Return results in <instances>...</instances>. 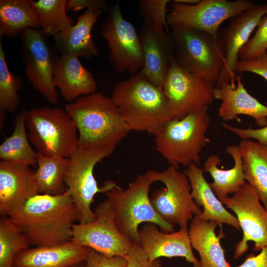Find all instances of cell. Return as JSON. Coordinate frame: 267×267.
<instances>
[{
    "label": "cell",
    "instance_id": "1",
    "mask_svg": "<svg viewBox=\"0 0 267 267\" xmlns=\"http://www.w3.org/2000/svg\"><path fill=\"white\" fill-rule=\"evenodd\" d=\"M30 244L51 246L71 240L76 208L68 192L37 194L9 216Z\"/></svg>",
    "mask_w": 267,
    "mask_h": 267
},
{
    "label": "cell",
    "instance_id": "2",
    "mask_svg": "<svg viewBox=\"0 0 267 267\" xmlns=\"http://www.w3.org/2000/svg\"><path fill=\"white\" fill-rule=\"evenodd\" d=\"M111 98L131 131L155 135L172 119L162 89L138 73L117 83Z\"/></svg>",
    "mask_w": 267,
    "mask_h": 267
},
{
    "label": "cell",
    "instance_id": "3",
    "mask_svg": "<svg viewBox=\"0 0 267 267\" xmlns=\"http://www.w3.org/2000/svg\"><path fill=\"white\" fill-rule=\"evenodd\" d=\"M80 146H116L131 132L111 97L100 92L82 96L66 104Z\"/></svg>",
    "mask_w": 267,
    "mask_h": 267
},
{
    "label": "cell",
    "instance_id": "4",
    "mask_svg": "<svg viewBox=\"0 0 267 267\" xmlns=\"http://www.w3.org/2000/svg\"><path fill=\"white\" fill-rule=\"evenodd\" d=\"M208 109L205 107L181 119H172L155 135V149L169 166L178 170L180 165H200V154L211 141L206 135L211 124Z\"/></svg>",
    "mask_w": 267,
    "mask_h": 267
},
{
    "label": "cell",
    "instance_id": "5",
    "mask_svg": "<svg viewBox=\"0 0 267 267\" xmlns=\"http://www.w3.org/2000/svg\"><path fill=\"white\" fill-rule=\"evenodd\" d=\"M151 184L144 174L139 175L126 189L119 186L105 193L118 230L134 245H138V227L143 222L154 223L164 232L175 231L174 225L163 220L152 205Z\"/></svg>",
    "mask_w": 267,
    "mask_h": 267
},
{
    "label": "cell",
    "instance_id": "6",
    "mask_svg": "<svg viewBox=\"0 0 267 267\" xmlns=\"http://www.w3.org/2000/svg\"><path fill=\"white\" fill-rule=\"evenodd\" d=\"M115 148L105 146H80L69 158L64 181L66 191L71 197L78 213V221L85 223L96 219L91 208L94 196L98 193H106L118 187L114 181H106L99 187L94 176L95 165L102 159L109 156Z\"/></svg>",
    "mask_w": 267,
    "mask_h": 267
},
{
    "label": "cell",
    "instance_id": "7",
    "mask_svg": "<svg viewBox=\"0 0 267 267\" xmlns=\"http://www.w3.org/2000/svg\"><path fill=\"white\" fill-rule=\"evenodd\" d=\"M170 27L169 34L178 66L215 86L225 62L218 36L179 25Z\"/></svg>",
    "mask_w": 267,
    "mask_h": 267
},
{
    "label": "cell",
    "instance_id": "8",
    "mask_svg": "<svg viewBox=\"0 0 267 267\" xmlns=\"http://www.w3.org/2000/svg\"><path fill=\"white\" fill-rule=\"evenodd\" d=\"M28 138L45 156L69 158L76 149L78 132L67 113L59 107H42L26 112Z\"/></svg>",
    "mask_w": 267,
    "mask_h": 267
},
{
    "label": "cell",
    "instance_id": "9",
    "mask_svg": "<svg viewBox=\"0 0 267 267\" xmlns=\"http://www.w3.org/2000/svg\"><path fill=\"white\" fill-rule=\"evenodd\" d=\"M144 175L152 182L160 181L164 187L155 189L150 197L158 215L164 221L179 229L188 230V221L202 211L191 195V186L184 173L169 166L162 172L149 170Z\"/></svg>",
    "mask_w": 267,
    "mask_h": 267
},
{
    "label": "cell",
    "instance_id": "10",
    "mask_svg": "<svg viewBox=\"0 0 267 267\" xmlns=\"http://www.w3.org/2000/svg\"><path fill=\"white\" fill-rule=\"evenodd\" d=\"M255 4L254 1L249 0H201L195 4H184L173 1L167 16V25H179L218 37L220 26L225 21Z\"/></svg>",
    "mask_w": 267,
    "mask_h": 267
},
{
    "label": "cell",
    "instance_id": "11",
    "mask_svg": "<svg viewBox=\"0 0 267 267\" xmlns=\"http://www.w3.org/2000/svg\"><path fill=\"white\" fill-rule=\"evenodd\" d=\"M110 50L109 61L117 73L137 74L143 66L139 35L123 17L119 2L112 5L101 30Z\"/></svg>",
    "mask_w": 267,
    "mask_h": 267
},
{
    "label": "cell",
    "instance_id": "12",
    "mask_svg": "<svg viewBox=\"0 0 267 267\" xmlns=\"http://www.w3.org/2000/svg\"><path fill=\"white\" fill-rule=\"evenodd\" d=\"M42 31L27 28L21 33L25 75L34 89L52 104L58 102L53 82L57 55Z\"/></svg>",
    "mask_w": 267,
    "mask_h": 267
},
{
    "label": "cell",
    "instance_id": "13",
    "mask_svg": "<svg viewBox=\"0 0 267 267\" xmlns=\"http://www.w3.org/2000/svg\"><path fill=\"white\" fill-rule=\"evenodd\" d=\"M214 88L205 80L182 69L175 60L162 88L172 119L179 120L209 107L215 99Z\"/></svg>",
    "mask_w": 267,
    "mask_h": 267
},
{
    "label": "cell",
    "instance_id": "14",
    "mask_svg": "<svg viewBox=\"0 0 267 267\" xmlns=\"http://www.w3.org/2000/svg\"><path fill=\"white\" fill-rule=\"evenodd\" d=\"M221 201L236 214L243 231V238L234 248V259L239 258L248 250V242H254L253 250L256 251L267 246V210L248 183L232 196Z\"/></svg>",
    "mask_w": 267,
    "mask_h": 267
},
{
    "label": "cell",
    "instance_id": "15",
    "mask_svg": "<svg viewBox=\"0 0 267 267\" xmlns=\"http://www.w3.org/2000/svg\"><path fill=\"white\" fill-rule=\"evenodd\" d=\"M94 213V221L73 225L71 240L108 257H125L135 245L118 230L108 200L100 203Z\"/></svg>",
    "mask_w": 267,
    "mask_h": 267
},
{
    "label": "cell",
    "instance_id": "16",
    "mask_svg": "<svg viewBox=\"0 0 267 267\" xmlns=\"http://www.w3.org/2000/svg\"><path fill=\"white\" fill-rule=\"evenodd\" d=\"M266 15H267V3L255 4L251 8L232 17L228 24L220 30L218 37L224 52L225 62L215 88H221L228 83L234 85L236 73L235 68L239 59V53Z\"/></svg>",
    "mask_w": 267,
    "mask_h": 267
},
{
    "label": "cell",
    "instance_id": "17",
    "mask_svg": "<svg viewBox=\"0 0 267 267\" xmlns=\"http://www.w3.org/2000/svg\"><path fill=\"white\" fill-rule=\"evenodd\" d=\"M143 66L138 74L162 89L175 60L171 40L163 28L143 23L139 35Z\"/></svg>",
    "mask_w": 267,
    "mask_h": 267
},
{
    "label": "cell",
    "instance_id": "18",
    "mask_svg": "<svg viewBox=\"0 0 267 267\" xmlns=\"http://www.w3.org/2000/svg\"><path fill=\"white\" fill-rule=\"evenodd\" d=\"M140 246L151 261L162 257H181L194 267H200V262L194 255L188 229L164 232L153 223L146 222L139 229Z\"/></svg>",
    "mask_w": 267,
    "mask_h": 267
},
{
    "label": "cell",
    "instance_id": "19",
    "mask_svg": "<svg viewBox=\"0 0 267 267\" xmlns=\"http://www.w3.org/2000/svg\"><path fill=\"white\" fill-rule=\"evenodd\" d=\"M39 194L35 172L29 165L0 161V213L9 216Z\"/></svg>",
    "mask_w": 267,
    "mask_h": 267
},
{
    "label": "cell",
    "instance_id": "20",
    "mask_svg": "<svg viewBox=\"0 0 267 267\" xmlns=\"http://www.w3.org/2000/svg\"><path fill=\"white\" fill-rule=\"evenodd\" d=\"M106 8V1L97 0L77 18V23L71 29L53 37L55 47L61 55L75 54L86 58L98 55L91 32L98 17Z\"/></svg>",
    "mask_w": 267,
    "mask_h": 267
},
{
    "label": "cell",
    "instance_id": "21",
    "mask_svg": "<svg viewBox=\"0 0 267 267\" xmlns=\"http://www.w3.org/2000/svg\"><path fill=\"white\" fill-rule=\"evenodd\" d=\"M237 86L228 83L221 88H214L215 99L222 103L218 115L224 122L241 119L239 115H245L253 118L260 128L267 125V106L262 104L252 96L241 82V75L236 76Z\"/></svg>",
    "mask_w": 267,
    "mask_h": 267
},
{
    "label": "cell",
    "instance_id": "22",
    "mask_svg": "<svg viewBox=\"0 0 267 267\" xmlns=\"http://www.w3.org/2000/svg\"><path fill=\"white\" fill-rule=\"evenodd\" d=\"M89 249L72 240L54 246L28 248L17 255L12 267H71L85 262Z\"/></svg>",
    "mask_w": 267,
    "mask_h": 267
},
{
    "label": "cell",
    "instance_id": "23",
    "mask_svg": "<svg viewBox=\"0 0 267 267\" xmlns=\"http://www.w3.org/2000/svg\"><path fill=\"white\" fill-rule=\"evenodd\" d=\"M53 82L63 97L71 102L78 98L94 92L96 82L75 54L61 55L54 67Z\"/></svg>",
    "mask_w": 267,
    "mask_h": 267
},
{
    "label": "cell",
    "instance_id": "24",
    "mask_svg": "<svg viewBox=\"0 0 267 267\" xmlns=\"http://www.w3.org/2000/svg\"><path fill=\"white\" fill-rule=\"evenodd\" d=\"M203 169L195 163L189 164L184 173L187 177L191 186V195L199 207H203L198 216L206 220L216 221L220 225L226 223L240 230L239 222L236 217L230 213L217 198L204 178Z\"/></svg>",
    "mask_w": 267,
    "mask_h": 267
},
{
    "label": "cell",
    "instance_id": "25",
    "mask_svg": "<svg viewBox=\"0 0 267 267\" xmlns=\"http://www.w3.org/2000/svg\"><path fill=\"white\" fill-rule=\"evenodd\" d=\"M218 223L206 220L198 216L193 217L188 229L192 248L200 256V267H228L224 252L221 244V239L224 237L222 229L217 236L215 232Z\"/></svg>",
    "mask_w": 267,
    "mask_h": 267
},
{
    "label": "cell",
    "instance_id": "26",
    "mask_svg": "<svg viewBox=\"0 0 267 267\" xmlns=\"http://www.w3.org/2000/svg\"><path fill=\"white\" fill-rule=\"evenodd\" d=\"M225 151L233 159L234 166L232 168L228 170L219 168L221 159L219 156L215 154L208 157L203 168L204 171L209 173L213 178V181L209 184L220 201L228 197L229 194L235 193L247 183L239 145L228 146Z\"/></svg>",
    "mask_w": 267,
    "mask_h": 267
},
{
    "label": "cell",
    "instance_id": "27",
    "mask_svg": "<svg viewBox=\"0 0 267 267\" xmlns=\"http://www.w3.org/2000/svg\"><path fill=\"white\" fill-rule=\"evenodd\" d=\"M244 178L267 210V145L249 139L239 144Z\"/></svg>",
    "mask_w": 267,
    "mask_h": 267
},
{
    "label": "cell",
    "instance_id": "28",
    "mask_svg": "<svg viewBox=\"0 0 267 267\" xmlns=\"http://www.w3.org/2000/svg\"><path fill=\"white\" fill-rule=\"evenodd\" d=\"M41 27L39 18L30 0H0V37L14 38L27 28Z\"/></svg>",
    "mask_w": 267,
    "mask_h": 267
},
{
    "label": "cell",
    "instance_id": "29",
    "mask_svg": "<svg viewBox=\"0 0 267 267\" xmlns=\"http://www.w3.org/2000/svg\"><path fill=\"white\" fill-rule=\"evenodd\" d=\"M37 154L38 168L35 175L39 193L58 195L66 192L64 177L69 158Z\"/></svg>",
    "mask_w": 267,
    "mask_h": 267
},
{
    "label": "cell",
    "instance_id": "30",
    "mask_svg": "<svg viewBox=\"0 0 267 267\" xmlns=\"http://www.w3.org/2000/svg\"><path fill=\"white\" fill-rule=\"evenodd\" d=\"M26 112L23 111L17 115L12 134L0 144V160L29 166L36 164L37 152L31 146L26 133Z\"/></svg>",
    "mask_w": 267,
    "mask_h": 267
},
{
    "label": "cell",
    "instance_id": "31",
    "mask_svg": "<svg viewBox=\"0 0 267 267\" xmlns=\"http://www.w3.org/2000/svg\"><path fill=\"white\" fill-rule=\"evenodd\" d=\"M66 0H30L40 20L42 31L55 36L71 29L72 18L66 14Z\"/></svg>",
    "mask_w": 267,
    "mask_h": 267
},
{
    "label": "cell",
    "instance_id": "32",
    "mask_svg": "<svg viewBox=\"0 0 267 267\" xmlns=\"http://www.w3.org/2000/svg\"><path fill=\"white\" fill-rule=\"evenodd\" d=\"M30 243L8 216L0 219V267H12L18 254L28 248Z\"/></svg>",
    "mask_w": 267,
    "mask_h": 267
},
{
    "label": "cell",
    "instance_id": "33",
    "mask_svg": "<svg viewBox=\"0 0 267 267\" xmlns=\"http://www.w3.org/2000/svg\"><path fill=\"white\" fill-rule=\"evenodd\" d=\"M0 41V110L12 112L19 102L18 92L22 87V80L9 71Z\"/></svg>",
    "mask_w": 267,
    "mask_h": 267
},
{
    "label": "cell",
    "instance_id": "34",
    "mask_svg": "<svg viewBox=\"0 0 267 267\" xmlns=\"http://www.w3.org/2000/svg\"><path fill=\"white\" fill-rule=\"evenodd\" d=\"M168 0H140L138 9L145 23L163 28L168 33L167 23L166 8Z\"/></svg>",
    "mask_w": 267,
    "mask_h": 267
},
{
    "label": "cell",
    "instance_id": "35",
    "mask_svg": "<svg viewBox=\"0 0 267 267\" xmlns=\"http://www.w3.org/2000/svg\"><path fill=\"white\" fill-rule=\"evenodd\" d=\"M267 49V15L265 16L257 28L253 37L242 48L239 53V59L249 60L255 59Z\"/></svg>",
    "mask_w": 267,
    "mask_h": 267
},
{
    "label": "cell",
    "instance_id": "36",
    "mask_svg": "<svg viewBox=\"0 0 267 267\" xmlns=\"http://www.w3.org/2000/svg\"><path fill=\"white\" fill-rule=\"evenodd\" d=\"M84 267H126L127 261L122 256L108 257L89 249Z\"/></svg>",
    "mask_w": 267,
    "mask_h": 267
},
{
    "label": "cell",
    "instance_id": "37",
    "mask_svg": "<svg viewBox=\"0 0 267 267\" xmlns=\"http://www.w3.org/2000/svg\"><path fill=\"white\" fill-rule=\"evenodd\" d=\"M236 73L250 72L260 75L267 81V52L258 57L249 60L238 59L235 65Z\"/></svg>",
    "mask_w": 267,
    "mask_h": 267
},
{
    "label": "cell",
    "instance_id": "38",
    "mask_svg": "<svg viewBox=\"0 0 267 267\" xmlns=\"http://www.w3.org/2000/svg\"><path fill=\"white\" fill-rule=\"evenodd\" d=\"M222 125L225 129L237 135L242 140L254 139L267 145V125L259 129H253L251 126L247 129H242L231 126L225 122Z\"/></svg>",
    "mask_w": 267,
    "mask_h": 267
},
{
    "label": "cell",
    "instance_id": "39",
    "mask_svg": "<svg viewBox=\"0 0 267 267\" xmlns=\"http://www.w3.org/2000/svg\"><path fill=\"white\" fill-rule=\"evenodd\" d=\"M127 261L126 267H162L160 259L151 261L141 248L138 245L134 246L125 256Z\"/></svg>",
    "mask_w": 267,
    "mask_h": 267
},
{
    "label": "cell",
    "instance_id": "40",
    "mask_svg": "<svg viewBox=\"0 0 267 267\" xmlns=\"http://www.w3.org/2000/svg\"><path fill=\"white\" fill-rule=\"evenodd\" d=\"M228 267H231L230 265ZM236 267H267V246L263 248L261 252L255 256L248 255L241 265Z\"/></svg>",
    "mask_w": 267,
    "mask_h": 267
},
{
    "label": "cell",
    "instance_id": "41",
    "mask_svg": "<svg viewBox=\"0 0 267 267\" xmlns=\"http://www.w3.org/2000/svg\"><path fill=\"white\" fill-rule=\"evenodd\" d=\"M97 0H67L66 10L73 11H79L84 8H88L94 4Z\"/></svg>",
    "mask_w": 267,
    "mask_h": 267
},
{
    "label": "cell",
    "instance_id": "42",
    "mask_svg": "<svg viewBox=\"0 0 267 267\" xmlns=\"http://www.w3.org/2000/svg\"><path fill=\"white\" fill-rule=\"evenodd\" d=\"M201 0H175L174 2L184 4H195L199 3Z\"/></svg>",
    "mask_w": 267,
    "mask_h": 267
},
{
    "label": "cell",
    "instance_id": "43",
    "mask_svg": "<svg viewBox=\"0 0 267 267\" xmlns=\"http://www.w3.org/2000/svg\"><path fill=\"white\" fill-rule=\"evenodd\" d=\"M71 267H84V266H83L82 265V263H81V264H78V265L73 266Z\"/></svg>",
    "mask_w": 267,
    "mask_h": 267
}]
</instances>
